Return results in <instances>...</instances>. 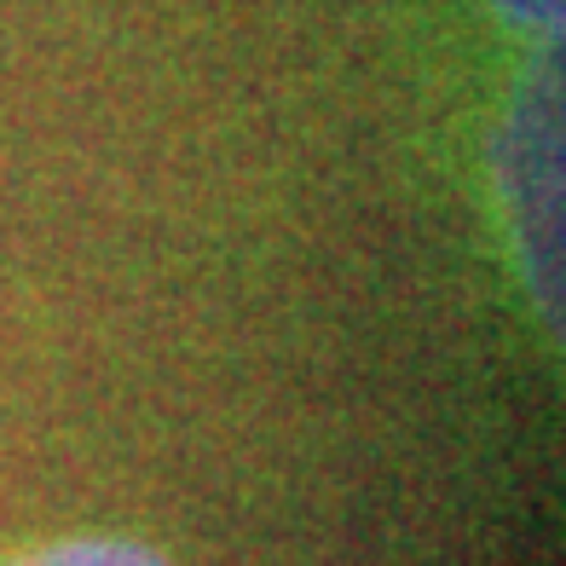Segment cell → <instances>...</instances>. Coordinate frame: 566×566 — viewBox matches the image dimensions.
Instances as JSON below:
<instances>
[{
    "instance_id": "cell-1",
    "label": "cell",
    "mask_w": 566,
    "mask_h": 566,
    "mask_svg": "<svg viewBox=\"0 0 566 566\" xmlns=\"http://www.w3.org/2000/svg\"><path fill=\"white\" fill-rule=\"evenodd\" d=\"M497 197H503V220H509V243L521 277L537 306L560 301V98H555V70L526 82L514 93V105L503 116L497 134Z\"/></svg>"
},
{
    "instance_id": "cell-2",
    "label": "cell",
    "mask_w": 566,
    "mask_h": 566,
    "mask_svg": "<svg viewBox=\"0 0 566 566\" xmlns=\"http://www.w3.org/2000/svg\"><path fill=\"white\" fill-rule=\"evenodd\" d=\"M0 566H179V560L134 532H64L0 549Z\"/></svg>"
},
{
    "instance_id": "cell-3",
    "label": "cell",
    "mask_w": 566,
    "mask_h": 566,
    "mask_svg": "<svg viewBox=\"0 0 566 566\" xmlns=\"http://www.w3.org/2000/svg\"><path fill=\"white\" fill-rule=\"evenodd\" d=\"M497 7L521 30H555V18H560V0H497Z\"/></svg>"
}]
</instances>
